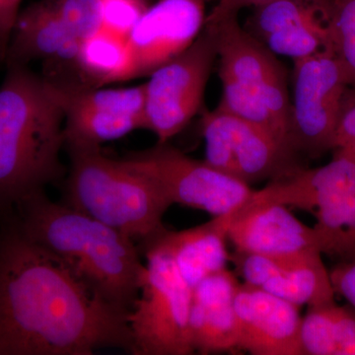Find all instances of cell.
I'll return each instance as SVG.
<instances>
[{"mask_svg":"<svg viewBox=\"0 0 355 355\" xmlns=\"http://www.w3.org/2000/svg\"><path fill=\"white\" fill-rule=\"evenodd\" d=\"M128 314L30 239L11 212L0 216V355L132 354Z\"/></svg>","mask_w":355,"mask_h":355,"instance_id":"1","label":"cell"},{"mask_svg":"<svg viewBox=\"0 0 355 355\" xmlns=\"http://www.w3.org/2000/svg\"><path fill=\"white\" fill-rule=\"evenodd\" d=\"M30 239L62 261L91 291L130 312L146 270L135 240L44 191L21 200L11 211Z\"/></svg>","mask_w":355,"mask_h":355,"instance_id":"2","label":"cell"},{"mask_svg":"<svg viewBox=\"0 0 355 355\" xmlns=\"http://www.w3.org/2000/svg\"><path fill=\"white\" fill-rule=\"evenodd\" d=\"M0 86V216L64 176V114L55 84L7 67Z\"/></svg>","mask_w":355,"mask_h":355,"instance_id":"3","label":"cell"},{"mask_svg":"<svg viewBox=\"0 0 355 355\" xmlns=\"http://www.w3.org/2000/svg\"><path fill=\"white\" fill-rule=\"evenodd\" d=\"M70 166L65 205L144 242L164 229L163 216L173 205L153 180L133 171L101 148L67 150Z\"/></svg>","mask_w":355,"mask_h":355,"instance_id":"4","label":"cell"},{"mask_svg":"<svg viewBox=\"0 0 355 355\" xmlns=\"http://www.w3.org/2000/svg\"><path fill=\"white\" fill-rule=\"evenodd\" d=\"M205 24L216 26L217 32L222 95L216 108L261 125L291 149L286 67L240 25L238 15Z\"/></svg>","mask_w":355,"mask_h":355,"instance_id":"5","label":"cell"},{"mask_svg":"<svg viewBox=\"0 0 355 355\" xmlns=\"http://www.w3.org/2000/svg\"><path fill=\"white\" fill-rule=\"evenodd\" d=\"M146 270L128 314L133 355H191L193 289L172 257L154 240L140 243Z\"/></svg>","mask_w":355,"mask_h":355,"instance_id":"6","label":"cell"},{"mask_svg":"<svg viewBox=\"0 0 355 355\" xmlns=\"http://www.w3.org/2000/svg\"><path fill=\"white\" fill-rule=\"evenodd\" d=\"M130 169L153 180L173 205L202 210L211 216L230 214L251 198L254 190L241 180L219 171L166 144L121 159Z\"/></svg>","mask_w":355,"mask_h":355,"instance_id":"7","label":"cell"},{"mask_svg":"<svg viewBox=\"0 0 355 355\" xmlns=\"http://www.w3.org/2000/svg\"><path fill=\"white\" fill-rule=\"evenodd\" d=\"M217 58L216 27L205 24L193 44L150 74L144 83L146 130L166 144L182 132L202 108Z\"/></svg>","mask_w":355,"mask_h":355,"instance_id":"8","label":"cell"},{"mask_svg":"<svg viewBox=\"0 0 355 355\" xmlns=\"http://www.w3.org/2000/svg\"><path fill=\"white\" fill-rule=\"evenodd\" d=\"M288 146L316 157L333 148L349 84L331 49L294 62Z\"/></svg>","mask_w":355,"mask_h":355,"instance_id":"9","label":"cell"},{"mask_svg":"<svg viewBox=\"0 0 355 355\" xmlns=\"http://www.w3.org/2000/svg\"><path fill=\"white\" fill-rule=\"evenodd\" d=\"M200 128L209 165L251 184L279 179L300 168L296 154L275 135L217 108L203 111Z\"/></svg>","mask_w":355,"mask_h":355,"instance_id":"10","label":"cell"},{"mask_svg":"<svg viewBox=\"0 0 355 355\" xmlns=\"http://www.w3.org/2000/svg\"><path fill=\"white\" fill-rule=\"evenodd\" d=\"M51 83L64 111L67 150L101 148L105 142L120 139L146 127L144 84L101 89L79 83Z\"/></svg>","mask_w":355,"mask_h":355,"instance_id":"11","label":"cell"},{"mask_svg":"<svg viewBox=\"0 0 355 355\" xmlns=\"http://www.w3.org/2000/svg\"><path fill=\"white\" fill-rule=\"evenodd\" d=\"M331 6L317 0H273L253 7L244 28L273 55L297 62L331 49Z\"/></svg>","mask_w":355,"mask_h":355,"instance_id":"12","label":"cell"},{"mask_svg":"<svg viewBox=\"0 0 355 355\" xmlns=\"http://www.w3.org/2000/svg\"><path fill=\"white\" fill-rule=\"evenodd\" d=\"M209 0H158L148 6L128 37L135 78L156 69L189 48L202 31Z\"/></svg>","mask_w":355,"mask_h":355,"instance_id":"13","label":"cell"},{"mask_svg":"<svg viewBox=\"0 0 355 355\" xmlns=\"http://www.w3.org/2000/svg\"><path fill=\"white\" fill-rule=\"evenodd\" d=\"M80 44L60 19L53 0H41L20 11L4 64L27 65L41 60L46 78L79 83L76 64Z\"/></svg>","mask_w":355,"mask_h":355,"instance_id":"14","label":"cell"},{"mask_svg":"<svg viewBox=\"0 0 355 355\" xmlns=\"http://www.w3.org/2000/svg\"><path fill=\"white\" fill-rule=\"evenodd\" d=\"M322 256L321 252L312 251L273 258L235 251L230 254V263L244 284L259 287L300 307H309L336 301L330 272Z\"/></svg>","mask_w":355,"mask_h":355,"instance_id":"15","label":"cell"},{"mask_svg":"<svg viewBox=\"0 0 355 355\" xmlns=\"http://www.w3.org/2000/svg\"><path fill=\"white\" fill-rule=\"evenodd\" d=\"M299 308L259 287L240 284L234 300L238 349L253 355H304Z\"/></svg>","mask_w":355,"mask_h":355,"instance_id":"16","label":"cell"},{"mask_svg":"<svg viewBox=\"0 0 355 355\" xmlns=\"http://www.w3.org/2000/svg\"><path fill=\"white\" fill-rule=\"evenodd\" d=\"M228 240L235 251L273 258L321 252L314 227L296 218L288 207L251 198L235 212Z\"/></svg>","mask_w":355,"mask_h":355,"instance_id":"17","label":"cell"},{"mask_svg":"<svg viewBox=\"0 0 355 355\" xmlns=\"http://www.w3.org/2000/svg\"><path fill=\"white\" fill-rule=\"evenodd\" d=\"M239 284L236 273L227 268L205 277L193 287L190 330L195 354L239 350L234 309Z\"/></svg>","mask_w":355,"mask_h":355,"instance_id":"18","label":"cell"},{"mask_svg":"<svg viewBox=\"0 0 355 355\" xmlns=\"http://www.w3.org/2000/svg\"><path fill=\"white\" fill-rule=\"evenodd\" d=\"M352 196H355V162L334 157L322 167H300L286 176L272 180L265 188L254 191L251 198L314 214L328 203Z\"/></svg>","mask_w":355,"mask_h":355,"instance_id":"19","label":"cell"},{"mask_svg":"<svg viewBox=\"0 0 355 355\" xmlns=\"http://www.w3.org/2000/svg\"><path fill=\"white\" fill-rule=\"evenodd\" d=\"M236 211L212 216L205 223L182 231L164 228L149 239L170 254L182 277L193 289L205 277L227 268L230 263L228 231Z\"/></svg>","mask_w":355,"mask_h":355,"instance_id":"20","label":"cell"},{"mask_svg":"<svg viewBox=\"0 0 355 355\" xmlns=\"http://www.w3.org/2000/svg\"><path fill=\"white\" fill-rule=\"evenodd\" d=\"M78 83L88 87L135 78V60L128 38L101 29L81 42L76 64Z\"/></svg>","mask_w":355,"mask_h":355,"instance_id":"21","label":"cell"},{"mask_svg":"<svg viewBox=\"0 0 355 355\" xmlns=\"http://www.w3.org/2000/svg\"><path fill=\"white\" fill-rule=\"evenodd\" d=\"M321 253L340 263L355 260V196L340 198L314 212Z\"/></svg>","mask_w":355,"mask_h":355,"instance_id":"22","label":"cell"},{"mask_svg":"<svg viewBox=\"0 0 355 355\" xmlns=\"http://www.w3.org/2000/svg\"><path fill=\"white\" fill-rule=\"evenodd\" d=\"M329 30L331 50L355 89V0H331Z\"/></svg>","mask_w":355,"mask_h":355,"instance_id":"23","label":"cell"},{"mask_svg":"<svg viewBox=\"0 0 355 355\" xmlns=\"http://www.w3.org/2000/svg\"><path fill=\"white\" fill-rule=\"evenodd\" d=\"M334 302L309 306L300 327L304 355H336L334 331Z\"/></svg>","mask_w":355,"mask_h":355,"instance_id":"24","label":"cell"},{"mask_svg":"<svg viewBox=\"0 0 355 355\" xmlns=\"http://www.w3.org/2000/svg\"><path fill=\"white\" fill-rule=\"evenodd\" d=\"M53 3L60 19L79 41L102 29L101 0H53Z\"/></svg>","mask_w":355,"mask_h":355,"instance_id":"25","label":"cell"},{"mask_svg":"<svg viewBox=\"0 0 355 355\" xmlns=\"http://www.w3.org/2000/svg\"><path fill=\"white\" fill-rule=\"evenodd\" d=\"M147 8L146 0H101L102 29L128 38Z\"/></svg>","mask_w":355,"mask_h":355,"instance_id":"26","label":"cell"},{"mask_svg":"<svg viewBox=\"0 0 355 355\" xmlns=\"http://www.w3.org/2000/svg\"><path fill=\"white\" fill-rule=\"evenodd\" d=\"M334 331L336 355H355V309L334 306Z\"/></svg>","mask_w":355,"mask_h":355,"instance_id":"27","label":"cell"},{"mask_svg":"<svg viewBox=\"0 0 355 355\" xmlns=\"http://www.w3.org/2000/svg\"><path fill=\"white\" fill-rule=\"evenodd\" d=\"M330 277L336 295L342 296L355 309V260L338 263Z\"/></svg>","mask_w":355,"mask_h":355,"instance_id":"28","label":"cell"},{"mask_svg":"<svg viewBox=\"0 0 355 355\" xmlns=\"http://www.w3.org/2000/svg\"><path fill=\"white\" fill-rule=\"evenodd\" d=\"M22 0H0V62L6 60L7 49Z\"/></svg>","mask_w":355,"mask_h":355,"instance_id":"29","label":"cell"},{"mask_svg":"<svg viewBox=\"0 0 355 355\" xmlns=\"http://www.w3.org/2000/svg\"><path fill=\"white\" fill-rule=\"evenodd\" d=\"M273 0H218L214 8L207 14L205 23H216L231 15H238L243 8L254 7L268 3ZM323 3L331 4V0H317Z\"/></svg>","mask_w":355,"mask_h":355,"instance_id":"30","label":"cell"},{"mask_svg":"<svg viewBox=\"0 0 355 355\" xmlns=\"http://www.w3.org/2000/svg\"><path fill=\"white\" fill-rule=\"evenodd\" d=\"M355 139V102L352 105L343 106L335 137L333 140L331 150L340 148Z\"/></svg>","mask_w":355,"mask_h":355,"instance_id":"31","label":"cell"},{"mask_svg":"<svg viewBox=\"0 0 355 355\" xmlns=\"http://www.w3.org/2000/svg\"><path fill=\"white\" fill-rule=\"evenodd\" d=\"M334 151H335L334 157L349 159L352 162H355V139Z\"/></svg>","mask_w":355,"mask_h":355,"instance_id":"32","label":"cell"}]
</instances>
